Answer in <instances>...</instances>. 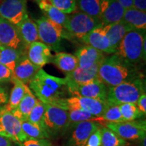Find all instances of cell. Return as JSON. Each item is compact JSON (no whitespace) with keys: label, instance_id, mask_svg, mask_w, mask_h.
Segmentation results:
<instances>
[{"label":"cell","instance_id":"29","mask_svg":"<svg viewBox=\"0 0 146 146\" xmlns=\"http://www.w3.org/2000/svg\"><path fill=\"white\" fill-rule=\"evenodd\" d=\"M101 130V146H125L129 145L116 133L106 127L100 128Z\"/></svg>","mask_w":146,"mask_h":146},{"label":"cell","instance_id":"5","mask_svg":"<svg viewBox=\"0 0 146 146\" xmlns=\"http://www.w3.org/2000/svg\"><path fill=\"white\" fill-rule=\"evenodd\" d=\"M39 41L47 45L51 50L60 52L62 50L61 39H69L70 34L61 25L54 23L42 16L36 21Z\"/></svg>","mask_w":146,"mask_h":146},{"label":"cell","instance_id":"22","mask_svg":"<svg viewBox=\"0 0 146 146\" xmlns=\"http://www.w3.org/2000/svg\"><path fill=\"white\" fill-rule=\"evenodd\" d=\"M16 27L22 42L27 47L34 42L40 41L36 24L29 17V15Z\"/></svg>","mask_w":146,"mask_h":146},{"label":"cell","instance_id":"20","mask_svg":"<svg viewBox=\"0 0 146 146\" xmlns=\"http://www.w3.org/2000/svg\"><path fill=\"white\" fill-rule=\"evenodd\" d=\"M102 29L109 40L111 47L115 53L116 47L125 35L133 29L125 22L121 21L116 23L102 26Z\"/></svg>","mask_w":146,"mask_h":146},{"label":"cell","instance_id":"12","mask_svg":"<svg viewBox=\"0 0 146 146\" xmlns=\"http://www.w3.org/2000/svg\"><path fill=\"white\" fill-rule=\"evenodd\" d=\"M27 16V0H4L0 4V16L15 26Z\"/></svg>","mask_w":146,"mask_h":146},{"label":"cell","instance_id":"45","mask_svg":"<svg viewBox=\"0 0 146 146\" xmlns=\"http://www.w3.org/2000/svg\"><path fill=\"white\" fill-rule=\"evenodd\" d=\"M141 140H142V145L145 146V137H144Z\"/></svg>","mask_w":146,"mask_h":146},{"label":"cell","instance_id":"17","mask_svg":"<svg viewBox=\"0 0 146 146\" xmlns=\"http://www.w3.org/2000/svg\"><path fill=\"white\" fill-rule=\"evenodd\" d=\"M100 124L95 121H83L74 126L71 135L70 143L72 146H85L89 137L100 128Z\"/></svg>","mask_w":146,"mask_h":146},{"label":"cell","instance_id":"33","mask_svg":"<svg viewBox=\"0 0 146 146\" xmlns=\"http://www.w3.org/2000/svg\"><path fill=\"white\" fill-rule=\"evenodd\" d=\"M102 0H76V5L81 12L100 18Z\"/></svg>","mask_w":146,"mask_h":146},{"label":"cell","instance_id":"43","mask_svg":"<svg viewBox=\"0 0 146 146\" xmlns=\"http://www.w3.org/2000/svg\"><path fill=\"white\" fill-rule=\"evenodd\" d=\"M124 8L129 9L133 7V0H116Z\"/></svg>","mask_w":146,"mask_h":146},{"label":"cell","instance_id":"19","mask_svg":"<svg viewBox=\"0 0 146 146\" xmlns=\"http://www.w3.org/2000/svg\"><path fill=\"white\" fill-rule=\"evenodd\" d=\"M100 64L87 69L77 67L72 72L66 74L65 79L66 81V85H83L99 79L98 68Z\"/></svg>","mask_w":146,"mask_h":146},{"label":"cell","instance_id":"30","mask_svg":"<svg viewBox=\"0 0 146 146\" xmlns=\"http://www.w3.org/2000/svg\"><path fill=\"white\" fill-rule=\"evenodd\" d=\"M21 127L27 138L41 139H47L50 137L45 129L33 124L28 120L22 121Z\"/></svg>","mask_w":146,"mask_h":146},{"label":"cell","instance_id":"14","mask_svg":"<svg viewBox=\"0 0 146 146\" xmlns=\"http://www.w3.org/2000/svg\"><path fill=\"white\" fill-rule=\"evenodd\" d=\"M22 43L15 25L0 16V45L18 50Z\"/></svg>","mask_w":146,"mask_h":146},{"label":"cell","instance_id":"37","mask_svg":"<svg viewBox=\"0 0 146 146\" xmlns=\"http://www.w3.org/2000/svg\"><path fill=\"white\" fill-rule=\"evenodd\" d=\"M18 145V146H52V144L47 139H35L28 138L23 143Z\"/></svg>","mask_w":146,"mask_h":146},{"label":"cell","instance_id":"32","mask_svg":"<svg viewBox=\"0 0 146 146\" xmlns=\"http://www.w3.org/2000/svg\"><path fill=\"white\" fill-rule=\"evenodd\" d=\"M120 114L124 121H133L141 118L143 114L136 104L127 103L118 106Z\"/></svg>","mask_w":146,"mask_h":146},{"label":"cell","instance_id":"36","mask_svg":"<svg viewBox=\"0 0 146 146\" xmlns=\"http://www.w3.org/2000/svg\"><path fill=\"white\" fill-rule=\"evenodd\" d=\"M54 6L65 14H70L75 12L77 5L76 0H48Z\"/></svg>","mask_w":146,"mask_h":146},{"label":"cell","instance_id":"39","mask_svg":"<svg viewBox=\"0 0 146 146\" xmlns=\"http://www.w3.org/2000/svg\"><path fill=\"white\" fill-rule=\"evenodd\" d=\"M86 146H101V130L100 128L89 137Z\"/></svg>","mask_w":146,"mask_h":146},{"label":"cell","instance_id":"40","mask_svg":"<svg viewBox=\"0 0 146 146\" xmlns=\"http://www.w3.org/2000/svg\"><path fill=\"white\" fill-rule=\"evenodd\" d=\"M136 104L139 110L142 112L143 115L146 114V94L143 93L139 97L137 102H136Z\"/></svg>","mask_w":146,"mask_h":146},{"label":"cell","instance_id":"44","mask_svg":"<svg viewBox=\"0 0 146 146\" xmlns=\"http://www.w3.org/2000/svg\"><path fill=\"white\" fill-rule=\"evenodd\" d=\"M0 146H13L8 139L0 135Z\"/></svg>","mask_w":146,"mask_h":146},{"label":"cell","instance_id":"28","mask_svg":"<svg viewBox=\"0 0 146 146\" xmlns=\"http://www.w3.org/2000/svg\"><path fill=\"white\" fill-rule=\"evenodd\" d=\"M21 57V53L18 50L0 45V64L8 68L12 72H14L16 63Z\"/></svg>","mask_w":146,"mask_h":146},{"label":"cell","instance_id":"42","mask_svg":"<svg viewBox=\"0 0 146 146\" xmlns=\"http://www.w3.org/2000/svg\"><path fill=\"white\" fill-rule=\"evenodd\" d=\"M8 96L4 88L0 86V106L8 102Z\"/></svg>","mask_w":146,"mask_h":146},{"label":"cell","instance_id":"21","mask_svg":"<svg viewBox=\"0 0 146 146\" xmlns=\"http://www.w3.org/2000/svg\"><path fill=\"white\" fill-rule=\"evenodd\" d=\"M39 69L29 60L27 56H23L16 63L13 76L23 83L29 84Z\"/></svg>","mask_w":146,"mask_h":146},{"label":"cell","instance_id":"13","mask_svg":"<svg viewBox=\"0 0 146 146\" xmlns=\"http://www.w3.org/2000/svg\"><path fill=\"white\" fill-rule=\"evenodd\" d=\"M125 9L116 0H102L100 19L102 26L118 23L123 20Z\"/></svg>","mask_w":146,"mask_h":146},{"label":"cell","instance_id":"34","mask_svg":"<svg viewBox=\"0 0 146 146\" xmlns=\"http://www.w3.org/2000/svg\"><path fill=\"white\" fill-rule=\"evenodd\" d=\"M100 124L105 125L106 123H117L123 122L118 106H110L107 107L103 114L100 116Z\"/></svg>","mask_w":146,"mask_h":146},{"label":"cell","instance_id":"7","mask_svg":"<svg viewBox=\"0 0 146 146\" xmlns=\"http://www.w3.org/2000/svg\"><path fill=\"white\" fill-rule=\"evenodd\" d=\"M51 105L60 107L67 111L81 110L98 117L101 116L108 106L106 102L80 96L62 98Z\"/></svg>","mask_w":146,"mask_h":146},{"label":"cell","instance_id":"15","mask_svg":"<svg viewBox=\"0 0 146 146\" xmlns=\"http://www.w3.org/2000/svg\"><path fill=\"white\" fill-rule=\"evenodd\" d=\"M74 56L77 59L78 67L83 69L89 68L101 63L106 57L103 52L89 45L83 46L76 50Z\"/></svg>","mask_w":146,"mask_h":146},{"label":"cell","instance_id":"18","mask_svg":"<svg viewBox=\"0 0 146 146\" xmlns=\"http://www.w3.org/2000/svg\"><path fill=\"white\" fill-rule=\"evenodd\" d=\"M52 57L50 49L41 41L34 42L28 46L27 58L39 68L51 62Z\"/></svg>","mask_w":146,"mask_h":146},{"label":"cell","instance_id":"31","mask_svg":"<svg viewBox=\"0 0 146 146\" xmlns=\"http://www.w3.org/2000/svg\"><path fill=\"white\" fill-rule=\"evenodd\" d=\"M68 112L69 127H74L76 124L83 121H95L100 124V117L81 110H72Z\"/></svg>","mask_w":146,"mask_h":146},{"label":"cell","instance_id":"16","mask_svg":"<svg viewBox=\"0 0 146 146\" xmlns=\"http://www.w3.org/2000/svg\"><path fill=\"white\" fill-rule=\"evenodd\" d=\"M81 41L104 54H114V52L110 44L108 39L103 31L102 27L91 31L81 38Z\"/></svg>","mask_w":146,"mask_h":146},{"label":"cell","instance_id":"10","mask_svg":"<svg viewBox=\"0 0 146 146\" xmlns=\"http://www.w3.org/2000/svg\"><path fill=\"white\" fill-rule=\"evenodd\" d=\"M104 125L125 140L133 141L142 139L145 137L146 124L145 120L106 123Z\"/></svg>","mask_w":146,"mask_h":146},{"label":"cell","instance_id":"24","mask_svg":"<svg viewBox=\"0 0 146 146\" xmlns=\"http://www.w3.org/2000/svg\"><path fill=\"white\" fill-rule=\"evenodd\" d=\"M51 62L65 74L72 72L78 67L77 59L75 56L62 52L56 53L52 56Z\"/></svg>","mask_w":146,"mask_h":146},{"label":"cell","instance_id":"25","mask_svg":"<svg viewBox=\"0 0 146 146\" xmlns=\"http://www.w3.org/2000/svg\"><path fill=\"white\" fill-rule=\"evenodd\" d=\"M122 21L131 28L139 31H145L146 12L135 8L126 9Z\"/></svg>","mask_w":146,"mask_h":146},{"label":"cell","instance_id":"8","mask_svg":"<svg viewBox=\"0 0 146 146\" xmlns=\"http://www.w3.org/2000/svg\"><path fill=\"white\" fill-rule=\"evenodd\" d=\"M43 123L49 135H57L69 127L68 112L56 106L45 104Z\"/></svg>","mask_w":146,"mask_h":146},{"label":"cell","instance_id":"41","mask_svg":"<svg viewBox=\"0 0 146 146\" xmlns=\"http://www.w3.org/2000/svg\"><path fill=\"white\" fill-rule=\"evenodd\" d=\"M133 8L146 12V0H133Z\"/></svg>","mask_w":146,"mask_h":146},{"label":"cell","instance_id":"47","mask_svg":"<svg viewBox=\"0 0 146 146\" xmlns=\"http://www.w3.org/2000/svg\"><path fill=\"white\" fill-rule=\"evenodd\" d=\"M125 146H128V145H125Z\"/></svg>","mask_w":146,"mask_h":146},{"label":"cell","instance_id":"46","mask_svg":"<svg viewBox=\"0 0 146 146\" xmlns=\"http://www.w3.org/2000/svg\"><path fill=\"white\" fill-rule=\"evenodd\" d=\"M35 1H36V2H37V1H39V0H35Z\"/></svg>","mask_w":146,"mask_h":146},{"label":"cell","instance_id":"1","mask_svg":"<svg viewBox=\"0 0 146 146\" xmlns=\"http://www.w3.org/2000/svg\"><path fill=\"white\" fill-rule=\"evenodd\" d=\"M29 88L38 100L45 104H53L66 98L68 92L65 78L52 76L40 68L29 83Z\"/></svg>","mask_w":146,"mask_h":146},{"label":"cell","instance_id":"38","mask_svg":"<svg viewBox=\"0 0 146 146\" xmlns=\"http://www.w3.org/2000/svg\"><path fill=\"white\" fill-rule=\"evenodd\" d=\"M13 76V72L4 65L0 64V83L10 81Z\"/></svg>","mask_w":146,"mask_h":146},{"label":"cell","instance_id":"6","mask_svg":"<svg viewBox=\"0 0 146 146\" xmlns=\"http://www.w3.org/2000/svg\"><path fill=\"white\" fill-rule=\"evenodd\" d=\"M102 27L99 18L90 16L83 12H78L68 15L63 25L64 29L70 34L78 39L89 33L91 31Z\"/></svg>","mask_w":146,"mask_h":146},{"label":"cell","instance_id":"9","mask_svg":"<svg viewBox=\"0 0 146 146\" xmlns=\"http://www.w3.org/2000/svg\"><path fill=\"white\" fill-rule=\"evenodd\" d=\"M0 135L17 144L23 143L28 139L22 129L21 120L5 106L0 108Z\"/></svg>","mask_w":146,"mask_h":146},{"label":"cell","instance_id":"2","mask_svg":"<svg viewBox=\"0 0 146 146\" xmlns=\"http://www.w3.org/2000/svg\"><path fill=\"white\" fill-rule=\"evenodd\" d=\"M138 77L139 75L135 66L128 64L116 54L105 57L98 68V78L108 87Z\"/></svg>","mask_w":146,"mask_h":146},{"label":"cell","instance_id":"11","mask_svg":"<svg viewBox=\"0 0 146 146\" xmlns=\"http://www.w3.org/2000/svg\"><path fill=\"white\" fill-rule=\"evenodd\" d=\"M72 96H80L106 102L108 87L100 80H95L83 85H66Z\"/></svg>","mask_w":146,"mask_h":146},{"label":"cell","instance_id":"3","mask_svg":"<svg viewBox=\"0 0 146 146\" xmlns=\"http://www.w3.org/2000/svg\"><path fill=\"white\" fill-rule=\"evenodd\" d=\"M145 91V85L140 77L108 87L106 103L110 106H119L123 104H136Z\"/></svg>","mask_w":146,"mask_h":146},{"label":"cell","instance_id":"27","mask_svg":"<svg viewBox=\"0 0 146 146\" xmlns=\"http://www.w3.org/2000/svg\"><path fill=\"white\" fill-rule=\"evenodd\" d=\"M11 81L14 83V87L11 91L10 98L8 100V102L7 105L5 106V108L8 110L12 112L18 106L23 98L28 86L14 76H12Z\"/></svg>","mask_w":146,"mask_h":146},{"label":"cell","instance_id":"35","mask_svg":"<svg viewBox=\"0 0 146 146\" xmlns=\"http://www.w3.org/2000/svg\"><path fill=\"white\" fill-rule=\"evenodd\" d=\"M45 113V104L37 99L36 104L35 105L31 112L29 114L27 120L33 124L39 126V127L45 129L44 123H43V118H44Z\"/></svg>","mask_w":146,"mask_h":146},{"label":"cell","instance_id":"26","mask_svg":"<svg viewBox=\"0 0 146 146\" xmlns=\"http://www.w3.org/2000/svg\"><path fill=\"white\" fill-rule=\"evenodd\" d=\"M36 3L42 12L44 14L45 17L63 27L68 17L67 14H64L56 8L48 0H39Z\"/></svg>","mask_w":146,"mask_h":146},{"label":"cell","instance_id":"23","mask_svg":"<svg viewBox=\"0 0 146 146\" xmlns=\"http://www.w3.org/2000/svg\"><path fill=\"white\" fill-rule=\"evenodd\" d=\"M36 101L37 98L28 86L23 98L18 106L12 111V113L21 122L27 120V118L35 105L36 104Z\"/></svg>","mask_w":146,"mask_h":146},{"label":"cell","instance_id":"4","mask_svg":"<svg viewBox=\"0 0 146 146\" xmlns=\"http://www.w3.org/2000/svg\"><path fill=\"white\" fill-rule=\"evenodd\" d=\"M145 36V31L135 29L130 31L120 42L114 54L117 55L129 64H137L143 60L142 50Z\"/></svg>","mask_w":146,"mask_h":146}]
</instances>
